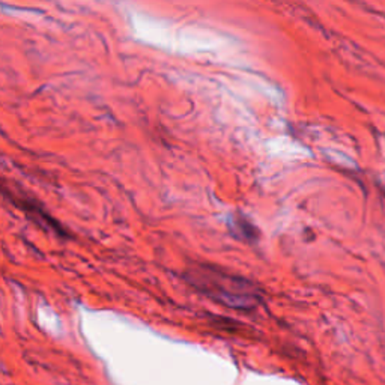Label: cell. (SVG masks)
Masks as SVG:
<instances>
[{"label": "cell", "instance_id": "cell-1", "mask_svg": "<svg viewBox=\"0 0 385 385\" xmlns=\"http://www.w3.org/2000/svg\"><path fill=\"white\" fill-rule=\"evenodd\" d=\"M185 277L191 286L226 307L253 310L262 301V292L255 283L219 267L195 264L187 269Z\"/></svg>", "mask_w": 385, "mask_h": 385}]
</instances>
